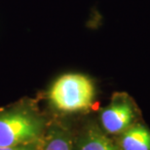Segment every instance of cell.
<instances>
[{"mask_svg":"<svg viewBox=\"0 0 150 150\" xmlns=\"http://www.w3.org/2000/svg\"><path fill=\"white\" fill-rule=\"evenodd\" d=\"M45 131L46 122L32 101L0 110V147L38 142Z\"/></svg>","mask_w":150,"mask_h":150,"instance_id":"1","label":"cell"},{"mask_svg":"<svg viewBox=\"0 0 150 150\" xmlns=\"http://www.w3.org/2000/svg\"><path fill=\"white\" fill-rule=\"evenodd\" d=\"M96 87L89 76L69 72L58 77L48 91L54 108L64 113L88 111L94 106Z\"/></svg>","mask_w":150,"mask_h":150,"instance_id":"2","label":"cell"},{"mask_svg":"<svg viewBox=\"0 0 150 150\" xmlns=\"http://www.w3.org/2000/svg\"><path fill=\"white\" fill-rule=\"evenodd\" d=\"M139 108L136 103L126 93H116L110 103L101 109L100 119L105 132L120 134L136 123Z\"/></svg>","mask_w":150,"mask_h":150,"instance_id":"3","label":"cell"},{"mask_svg":"<svg viewBox=\"0 0 150 150\" xmlns=\"http://www.w3.org/2000/svg\"><path fill=\"white\" fill-rule=\"evenodd\" d=\"M120 134L121 150H150V131L143 124L134 123Z\"/></svg>","mask_w":150,"mask_h":150,"instance_id":"4","label":"cell"},{"mask_svg":"<svg viewBox=\"0 0 150 150\" xmlns=\"http://www.w3.org/2000/svg\"><path fill=\"white\" fill-rule=\"evenodd\" d=\"M38 150H72L70 134L59 124H53L45 131Z\"/></svg>","mask_w":150,"mask_h":150,"instance_id":"5","label":"cell"},{"mask_svg":"<svg viewBox=\"0 0 150 150\" xmlns=\"http://www.w3.org/2000/svg\"><path fill=\"white\" fill-rule=\"evenodd\" d=\"M78 150H121L96 125H91L84 131L79 139Z\"/></svg>","mask_w":150,"mask_h":150,"instance_id":"6","label":"cell"},{"mask_svg":"<svg viewBox=\"0 0 150 150\" xmlns=\"http://www.w3.org/2000/svg\"><path fill=\"white\" fill-rule=\"evenodd\" d=\"M39 142H40V140L32 143H26V144L9 146V147H0V150H38Z\"/></svg>","mask_w":150,"mask_h":150,"instance_id":"7","label":"cell"}]
</instances>
